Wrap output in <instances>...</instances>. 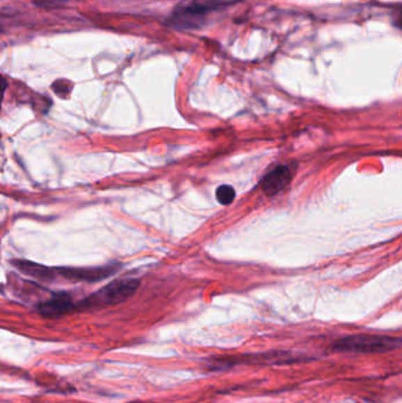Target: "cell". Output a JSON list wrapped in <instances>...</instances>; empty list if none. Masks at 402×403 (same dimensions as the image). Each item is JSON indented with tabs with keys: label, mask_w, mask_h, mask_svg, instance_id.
Wrapping results in <instances>:
<instances>
[{
	"label": "cell",
	"mask_w": 402,
	"mask_h": 403,
	"mask_svg": "<svg viewBox=\"0 0 402 403\" xmlns=\"http://www.w3.org/2000/svg\"><path fill=\"white\" fill-rule=\"evenodd\" d=\"M401 347V338L362 334L341 338L334 343L332 349L341 353L379 354L388 353Z\"/></svg>",
	"instance_id": "obj_1"
},
{
	"label": "cell",
	"mask_w": 402,
	"mask_h": 403,
	"mask_svg": "<svg viewBox=\"0 0 402 403\" xmlns=\"http://www.w3.org/2000/svg\"><path fill=\"white\" fill-rule=\"evenodd\" d=\"M138 288H140L138 279H117L96 291L95 294L90 295L88 299L79 303V306L95 308V306H116L130 299Z\"/></svg>",
	"instance_id": "obj_2"
},
{
	"label": "cell",
	"mask_w": 402,
	"mask_h": 403,
	"mask_svg": "<svg viewBox=\"0 0 402 403\" xmlns=\"http://www.w3.org/2000/svg\"><path fill=\"white\" fill-rule=\"evenodd\" d=\"M218 8V1L191 0L178 5L171 16V24L178 28H195L201 26L210 12Z\"/></svg>",
	"instance_id": "obj_3"
},
{
	"label": "cell",
	"mask_w": 402,
	"mask_h": 403,
	"mask_svg": "<svg viewBox=\"0 0 402 403\" xmlns=\"http://www.w3.org/2000/svg\"><path fill=\"white\" fill-rule=\"evenodd\" d=\"M120 264L113 263L97 268H61L54 269V276L58 274L63 279L74 282H99L120 270Z\"/></svg>",
	"instance_id": "obj_4"
},
{
	"label": "cell",
	"mask_w": 402,
	"mask_h": 403,
	"mask_svg": "<svg viewBox=\"0 0 402 403\" xmlns=\"http://www.w3.org/2000/svg\"><path fill=\"white\" fill-rule=\"evenodd\" d=\"M76 308L77 306L65 293L54 295L51 299L44 301L37 306L39 314L47 318H62L64 315L74 311Z\"/></svg>",
	"instance_id": "obj_5"
},
{
	"label": "cell",
	"mask_w": 402,
	"mask_h": 403,
	"mask_svg": "<svg viewBox=\"0 0 402 403\" xmlns=\"http://www.w3.org/2000/svg\"><path fill=\"white\" fill-rule=\"evenodd\" d=\"M291 171L286 165H279L268 172L261 182L263 192L268 196H275L284 190L291 182Z\"/></svg>",
	"instance_id": "obj_6"
},
{
	"label": "cell",
	"mask_w": 402,
	"mask_h": 403,
	"mask_svg": "<svg viewBox=\"0 0 402 403\" xmlns=\"http://www.w3.org/2000/svg\"><path fill=\"white\" fill-rule=\"evenodd\" d=\"M236 192L234 188L230 186H220L216 190L217 201L220 202L222 206H228L235 199Z\"/></svg>",
	"instance_id": "obj_7"
},
{
	"label": "cell",
	"mask_w": 402,
	"mask_h": 403,
	"mask_svg": "<svg viewBox=\"0 0 402 403\" xmlns=\"http://www.w3.org/2000/svg\"><path fill=\"white\" fill-rule=\"evenodd\" d=\"M61 0H38L37 4L40 5V6H51V5H58Z\"/></svg>",
	"instance_id": "obj_8"
},
{
	"label": "cell",
	"mask_w": 402,
	"mask_h": 403,
	"mask_svg": "<svg viewBox=\"0 0 402 403\" xmlns=\"http://www.w3.org/2000/svg\"><path fill=\"white\" fill-rule=\"evenodd\" d=\"M399 25H400V28H402V13L401 16H400V18H399Z\"/></svg>",
	"instance_id": "obj_9"
}]
</instances>
